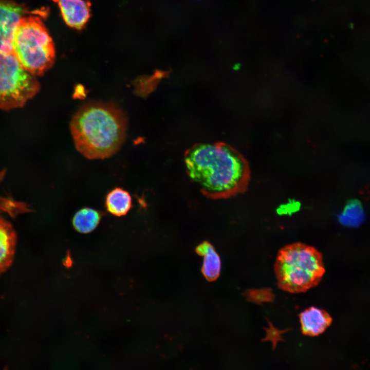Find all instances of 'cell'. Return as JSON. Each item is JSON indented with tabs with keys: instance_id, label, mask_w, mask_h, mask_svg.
Masks as SVG:
<instances>
[{
	"instance_id": "obj_11",
	"label": "cell",
	"mask_w": 370,
	"mask_h": 370,
	"mask_svg": "<svg viewBox=\"0 0 370 370\" xmlns=\"http://www.w3.org/2000/svg\"><path fill=\"white\" fill-rule=\"evenodd\" d=\"M105 207L110 214L121 216L126 215L132 207L130 194L121 188H116L106 195Z\"/></svg>"
},
{
	"instance_id": "obj_3",
	"label": "cell",
	"mask_w": 370,
	"mask_h": 370,
	"mask_svg": "<svg viewBox=\"0 0 370 370\" xmlns=\"http://www.w3.org/2000/svg\"><path fill=\"white\" fill-rule=\"evenodd\" d=\"M274 271L281 289L291 293H300L316 286L325 268L320 252L311 246L297 242L279 250Z\"/></svg>"
},
{
	"instance_id": "obj_8",
	"label": "cell",
	"mask_w": 370,
	"mask_h": 370,
	"mask_svg": "<svg viewBox=\"0 0 370 370\" xmlns=\"http://www.w3.org/2000/svg\"><path fill=\"white\" fill-rule=\"evenodd\" d=\"M17 236L11 224L0 215V275L12 264Z\"/></svg>"
},
{
	"instance_id": "obj_2",
	"label": "cell",
	"mask_w": 370,
	"mask_h": 370,
	"mask_svg": "<svg viewBox=\"0 0 370 370\" xmlns=\"http://www.w3.org/2000/svg\"><path fill=\"white\" fill-rule=\"evenodd\" d=\"M70 130L79 153L89 159H102L115 154L123 144L127 120L116 105L90 102L76 112Z\"/></svg>"
},
{
	"instance_id": "obj_7",
	"label": "cell",
	"mask_w": 370,
	"mask_h": 370,
	"mask_svg": "<svg viewBox=\"0 0 370 370\" xmlns=\"http://www.w3.org/2000/svg\"><path fill=\"white\" fill-rule=\"evenodd\" d=\"M60 8L62 17L69 27L82 29L90 16L91 4L86 0H52Z\"/></svg>"
},
{
	"instance_id": "obj_5",
	"label": "cell",
	"mask_w": 370,
	"mask_h": 370,
	"mask_svg": "<svg viewBox=\"0 0 370 370\" xmlns=\"http://www.w3.org/2000/svg\"><path fill=\"white\" fill-rule=\"evenodd\" d=\"M39 89L35 76L25 69L14 53L0 51V108L21 107Z\"/></svg>"
},
{
	"instance_id": "obj_6",
	"label": "cell",
	"mask_w": 370,
	"mask_h": 370,
	"mask_svg": "<svg viewBox=\"0 0 370 370\" xmlns=\"http://www.w3.org/2000/svg\"><path fill=\"white\" fill-rule=\"evenodd\" d=\"M25 13L21 5L9 0H0L1 52L14 53L15 33Z\"/></svg>"
},
{
	"instance_id": "obj_12",
	"label": "cell",
	"mask_w": 370,
	"mask_h": 370,
	"mask_svg": "<svg viewBox=\"0 0 370 370\" xmlns=\"http://www.w3.org/2000/svg\"><path fill=\"white\" fill-rule=\"evenodd\" d=\"M101 218V214L99 211L86 207L76 213L72 223L75 230L81 233L86 234L96 228Z\"/></svg>"
},
{
	"instance_id": "obj_13",
	"label": "cell",
	"mask_w": 370,
	"mask_h": 370,
	"mask_svg": "<svg viewBox=\"0 0 370 370\" xmlns=\"http://www.w3.org/2000/svg\"><path fill=\"white\" fill-rule=\"evenodd\" d=\"M340 223L349 228L359 227L365 219V212L360 200L350 199L346 203L343 212L338 216Z\"/></svg>"
},
{
	"instance_id": "obj_1",
	"label": "cell",
	"mask_w": 370,
	"mask_h": 370,
	"mask_svg": "<svg viewBox=\"0 0 370 370\" xmlns=\"http://www.w3.org/2000/svg\"><path fill=\"white\" fill-rule=\"evenodd\" d=\"M187 174L206 197L223 199L248 189L251 173L244 158L221 142L196 144L185 152Z\"/></svg>"
},
{
	"instance_id": "obj_9",
	"label": "cell",
	"mask_w": 370,
	"mask_h": 370,
	"mask_svg": "<svg viewBox=\"0 0 370 370\" xmlns=\"http://www.w3.org/2000/svg\"><path fill=\"white\" fill-rule=\"evenodd\" d=\"M302 333L313 337L323 333L330 325L332 319L325 310L311 307L299 314Z\"/></svg>"
},
{
	"instance_id": "obj_10",
	"label": "cell",
	"mask_w": 370,
	"mask_h": 370,
	"mask_svg": "<svg viewBox=\"0 0 370 370\" xmlns=\"http://www.w3.org/2000/svg\"><path fill=\"white\" fill-rule=\"evenodd\" d=\"M197 253L203 256L202 272L209 280H214L219 274L221 261L219 256L211 244L204 241L196 248Z\"/></svg>"
},
{
	"instance_id": "obj_4",
	"label": "cell",
	"mask_w": 370,
	"mask_h": 370,
	"mask_svg": "<svg viewBox=\"0 0 370 370\" xmlns=\"http://www.w3.org/2000/svg\"><path fill=\"white\" fill-rule=\"evenodd\" d=\"M38 11L21 19L14 35V53L22 66L33 76H41L53 65L55 52L53 41Z\"/></svg>"
}]
</instances>
